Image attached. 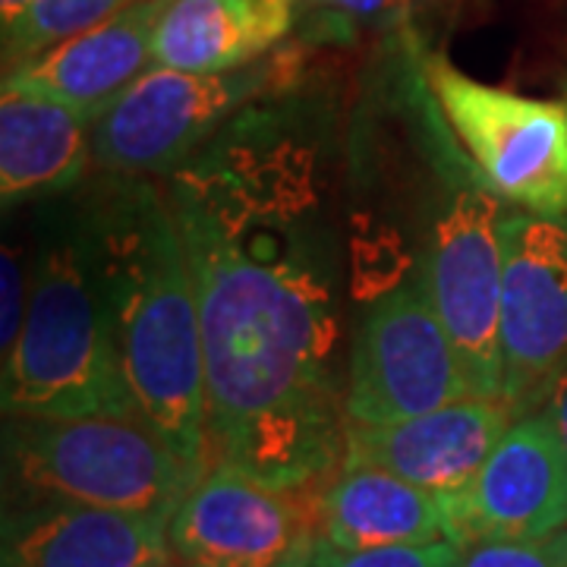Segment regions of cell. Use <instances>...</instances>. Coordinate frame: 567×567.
<instances>
[{"label": "cell", "instance_id": "obj_1", "mask_svg": "<svg viewBox=\"0 0 567 567\" xmlns=\"http://www.w3.org/2000/svg\"><path fill=\"white\" fill-rule=\"evenodd\" d=\"M312 148L265 114L227 123L167 177L199 303L208 454L271 488L344 464L331 278L316 244Z\"/></svg>", "mask_w": 567, "mask_h": 567}, {"label": "cell", "instance_id": "obj_2", "mask_svg": "<svg viewBox=\"0 0 567 567\" xmlns=\"http://www.w3.org/2000/svg\"><path fill=\"white\" fill-rule=\"evenodd\" d=\"M85 252L140 416L199 476L208 394L199 303L167 193L126 177L89 212Z\"/></svg>", "mask_w": 567, "mask_h": 567}, {"label": "cell", "instance_id": "obj_3", "mask_svg": "<svg viewBox=\"0 0 567 567\" xmlns=\"http://www.w3.org/2000/svg\"><path fill=\"white\" fill-rule=\"evenodd\" d=\"M196 480L140 413L3 416V505L70 502L171 517Z\"/></svg>", "mask_w": 567, "mask_h": 567}, {"label": "cell", "instance_id": "obj_4", "mask_svg": "<svg viewBox=\"0 0 567 567\" xmlns=\"http://www.w3.org/2000/svg\"><path fill=\"white\" fill-rule=\"evenodd\" d=\"M3 416L140 413L82 244L44 249L20 338L3 357Z\"/></svg>", "mask_w": 567, "mask_h": 567}, {"label": "cell", "instance_id": "obj_5", "mask_svg": "<svg viewBox=\"0 0 567 567\" xmlns=\"http://www.w3.org/2000/svg\"><path fill=\"white\" fill-rule=\"evenodd\" d=\"M300 66L303 54L290 44L227 73L148 66L92 126L95 162L121 177H171L244 107L290 89Z\"/></svg>", "mask_w": 567, "mask_h": 567}, {"label": "cell", "instance_id": "obj_6", "mask_svg": "<svg viewBox=\"0 0 567 567\" xmlns=\"http://www.w3.org/2000/svg\"><path fill=\"white\" fill-rule=\"evenodd\" d=\"M423 80L488 193L527 215H567V99H529L429 54Z\"/></svg>", "mask_w": 567, "mask_h": 567}, {"label": "cell", "instance_id": "obj_7", "mask_svg": "<svg viewBox=\"0 0 567 567\" xmlns=\"http://www.w3.org/2000/svg\"><path fill=\"white\" fill-rule=\"evenodd\" d=\"M470 394L425 268L369 306L347 360V425H385Z\"/></svg>", "mask_w": 567, "mask_h": 567}, {"label": "cell", "instance_id": "obj_8", "mask_svg": "<svg viewBox=\"0 0 567 567\" xmlns=\"http://www.w3.org/2000/svg\"><path fill=\"white\" fill-rule=\"evenodd\" d=\"M502 218L505 208L483 186L457 189L442 208L425 252V278L464 372L470 394L502 398Z\"/></svg>", "mask_w": 567, "mask_h": 567}, {"label": "cell", "instance_id": "obj_9", "mask_svg": "<svg viewBox=\"0 0 567 567\" xmlns=\"http://www.w3.org/2000/svg\"><path fill=\"white\" fill-rule=\"evenodd\" d=\"M322 488H271L212 464L167 520L171 551L196 567H309Z\"/></svg>", "mask_w": 567, "mask_h": 567}, {"label": "cell", "instance_id": "obj_10", "mask_svg": "<svg viewBox=\"0 0 567 567\" xmlns=\"http://www.w3.org/2000/svg\"><path fill=\"white\" fill-rule=\"evenodd\" d=\"M502 256V398L524 416L567 363V215H505Z\"/></svg>", "mask_w": 567, "mask_h": 567}, {"label": "cell", "instance_id": "obj_11", "mask_svg": "<svg viewBox=\"0 0 567 567\" xmlns=\"http://www.w3.org/2000/svg\"><path fill=\"white\" fill-rule=\"evenodd\" d=\"M457 548L567 529V447L546 406L517 416L473 480L439 498Z\"/></svg>", "mask_w": 567, "mask_h": 567}, {"label": "cell", "instance_id": "obj_12", "mask_svg": "<svg viewBox=\"0 0 567 567\" xmlns=\"http://www.w3.org/2000/svg\"><path fill=\"white\" fill-rule=\"evenodd\" d=\"M514 420L505 398L466 394L401 423L347 425L344 461L382 466L442 498L473 480Z\"/></svg>", "mask_w": 567, "mask_h": 567}, {"label": "cell", "instance_id": "obj_13", "mask_svg": "<svg viewBox=\"0 0 567 567\" xmlns=\"http://www.w3.org/2000/svg\"><path fill=\"white\" fill-rule=\"evenodd\" d=\"M167 520L70 502L3 505L0 567H155L174 555Z\"/></svg>", "mask_w": 567, "mask_h": 567}, {"label": "cell", "instance_id": "obj_14", "mask_svg": "<svg viewBox=\"0 0 567 567\" xmlns=\"http://www.w3.org/2000/svg\"><path fill=\"white\" fill-rule=\"evenodd\" d=\"M164 7L167 0H133L102 25L7 70L3 85L66 104L95 126L155 66V25Z\"/></svg>", "mask_w": 567, "mask_h": 567}, {"label": "cell", "instance_id": "obj_15", "mask_svg": "<svg viewBox=\"0 0 567 567\" xmlns=\"http://www.w3.org/2000/svg\"><path fill=\"white\" fill-rule=\"evenodd\" d=\"M303 0H167L155 25V66L227 73L262 61L293 35Z\"/></svg>", "mask_w": 567, "mask_h": 567}, {"label": "cell", "instance_id": "obj_16", "mask_svg": "<svg viewBox=\"0 0 567 567\" xmlns=\"http://www.w3.org/2000/svg\"><path fill=\"white\" fill-rule=\"evenodd\" d=\"M319 529L322 543L344 551L447 539L439 495L357 461H344L319 492Z\"/></svg>", "mask_w": 567, "mask_h": 567}, {"label": "cell", "instance_id": "obj_17", "mask_svg": "<svg viewBox=\"0 0 567 567\" xmlns=\"http://www.w3.org/2000/svg\"><path fill=\"white\" fill-rule=\"evenodd\" d=\"M92 123L66 104L13 85L0 92V199L3 208L66 193L85 174Z\"/></svg>", "mask_w": 567, "mask_h": 567}, {"label": "cell", "instance_id": "obj_18", "mask_svg": "<svg viewBox=\"0 0 567 567\" xmlns=\"http://www.w3.org/2000/svg\"><path fill=\"white\" fill-rule=\"evenodd\" d=\"M130 3L133 0H35L20 20L3 29V73L102 25Z\"/></svg>", "mask_w": 567, "mask_h": 567}, {"label": "cell", "instance_id": "obj_19", "mask_svg": "<svg viewBox=\"0 0 567 567\" xmlns=\"http://www.w3.org/2000/svg\"><path fill=\"white\" fill-rule=\"evenodd\" d=\"M309 567H464V548L451 539L425 543V546H391L344 551V548L319 543Z\"/></svg>", "mask_w": 567, "mask_h": 567}, {"label": "cell", "instance_id": "obj_20", "mask_svg": "<svg viewBox=\"0 0 567 567\" xmlns=\"http://www.w3.org/2000/svg\"><path fill=\"white\" fill-rule=\"evenodd\" d=\"M464 567H567V529L543 539L483 543L466 548Z\"/></svg>", "mask_w": 567, "mask_h": 567}, {"label": "cell", "instance_id": "obj_21", "mask_svg": "<svg viewBox=\"0 0 567 567\" xmlns=\"http://www.w3.org/2000/svg\"><path fill=\"white\" fill-rule=\"evenodd\" d=\"M25 309H29V290L22 284L20 256L3 246V319H0V347L3 357L13 350L20 338L22 322H25Z\"/></svg>", "mask_w": 567, "mask_h": 567}, {"label": "cell", "instance_id": "obj_22", "mask_svg": "<svg viewBox=\"0 0 567 567\" xmlns=\"http://www.w3.org/2000/svg\"><path fill=\"white\" fill-rule=\"evenodd\" d=\"M546 410L551 413V420H555L558 432H561V442H565V447H567V363H565V369L558 372V379H555L551 391H548Z\"/></svg>", "mask_w": 567, "mask_h": 567}, {"label": "cell", "instance_id": "obj_23", "mask_svg": "<svg viewBox=\"0 0 567 567\" xmlns=\"http://www.w3.org/2000/svg\"><path fill=\"white\" fill-rule=\"evenodd\" d=\"M322 3L334 7L344 17H372V13H382L391 0H322Z\"/></svg>", "mask_w": 567, "mask_h": 567}, {"label": "cell", "instance_id": "obj_24", "mask_svg": "<svg viewBox=\"0 0 567 567\" xmlns=\"http://www.w3.org/2000/svg\"><path fill=\"white\" fill-rule=\"evenodd\" d=\"M32 3H35V0H0V25H3V29L13 25Z\"/></svg>", "mask_w": 567, "mask_h": 567}, {"label": "cell", "instance_id": "obj_25", "mask_svg": "<svg viewBox=\"0 0 567 567\" xmlns=\"http://www.w3.org/2000/svg\"><path fill=\"white\" fill-rule=\"evenodd\" d=\"M155 567H196V565H189V561H183V558H177V555H171V558H164L162 565H155Z\"/></svg>", "mask_w": 567, "mask_h": 567}]
</instances>
